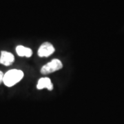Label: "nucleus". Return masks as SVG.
<instances>
[{"instance_id": "1", "label": "nucleus", "mask_w": 124, "mask_h": 124, "mask_svg": "<svg viewBox=\"0 0 124 124\" xmlns=\"http://www.w3.org/2000/svg\"><path fill=\"white\" fill-rule=\"evenodd\" d=\"M23 77V73L22 70L16 69L10 70L4 75L3 82L6 86L11 87L22 79Z\"/></svg>"}, {"instance_id": "2", "label": "nucleus", "mask_w": 124, "mask_h": 124, "mask_svg": "<svg viewBox=\"0 0 124 124\" xmlns=\"http://www.w3.org/2000/svg\"><path fill=\"white\" fill-rule=\"evenodd\" d=\"M63 68V64L60 60L54 59L47 64L44 65L41 69V73L42 75H48L50 73L59 70Z\"/></svg>"}, {"instance_id": "3", "label": "nucleus", "mask_w": 124, "mask_h": 124, "mask_svg": "<svg viewBox=\"0 0 124 124\" xmlns=\"http://www.w3.org/2000/svg\"><path fill=\"white\" fill-rule=\"evenodd\" d=\"M54 48L53 45L48 42H45L41 45L39 48L38 50V55L40 57H49L50 54L54 53Z\"/></svg>"}, {"instance_id": "4", "label": "nucleus", "mask_w": 124, "mask_h": 124, "mask_svg": "<svg viewBox=\"0 0 124 124\" xmlns=\"http://www.w3.org/2000/svg\"><path fill=\"white\" fill-rule=\"evenodd\" d=\"M14 61H15V57L13 54L6 51L1 52L0 63L4 66H10L13 63Z\"/></svg>"}, {"instance_id": "5", "label": "nucleus", "mask_w": 124, "mask_h": 124, "mask_svg": "<svg viewBox=\"0 0 124 124\" xmlns=\"http://www.w3.org/2000/svg\"><path fill=\"white\" fill-rule=\"evenodd\" d=\"M37 88L38 90H41L43 88H47L48 90H53V85L52 84L50 79L48 77H43L41 78L38 81L37 85Z\"/></svg>"}, {"instance_id": "6", "label": "nucleus", "mask_w": 124, "mask_h": 124, "mask_svg": "<svg viewBox=\"0 0 124 124\" xmlns=\"http://www.w3.org/2000/svg\"><path fill=\"white\" fill-rule=\"evenodd\" d=\"M16 52L20 57H31L32 54V51L31 48L24 47L23 46H18L16 48Z\"/></svg>"}, {"instance_id": "7", "label": "nucleus", "mask_w": 124, "mask_h": 124, "mask_svg": "<svg viewBox=\"0 0 124 124\" xmlns=\"http://www.w3.org/2000/svg\"><path fill=\"white\" fill-rule=\"evenodd\" d=\"M4 74L1 71H0V84L3 82V79H4Z\"/></svg>"}]
</instances>
